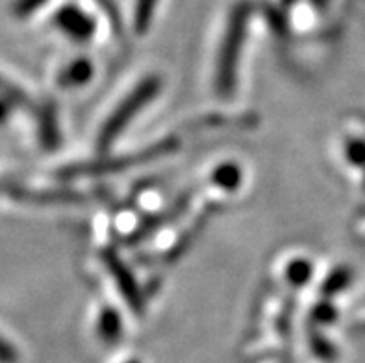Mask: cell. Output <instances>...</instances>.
Segmentation results:
<instances>
[{
  "label": "cell",
  "instance_id": "obj_8",
  "mask_svg": "<svg viewBox=\"0 0 365 363\" xmlns=\"http://www.w3.org/2000/svg\"><path fill=\"white\" fill-rule=\"evenodd\" d=\"M101 332L104 336L110 334L111 337H115L119 334V317H117L115 312H111V310L104 312V315L101 317Z\"/></svg>",
  "mask_w": 365,
  "mask_h": 363
},
{
  "label": "cell",
  "instance_id": "obj_2",
  "mask_svg": "<svg viewBox=\"0 0 365 363\" xmlns=\"http://www.w3.org/2000/svg\"><path fill=\"white\" fill-rule=\"evenodd\" d=\"M243 26H245L243 17L232 19L225 41L221 45V52H219L217 65H215V89L222 97H228L236 86L237 60L241 54V45H243Z\"/></svg>",
  "mask_w": 365,
  "mask_h": 363
},
{
  "label": "cell",
  "instance_id": "obj_9",
  "mask_svg": "<svg viewBox=\"0 0 365 363\" xmlns=\"http://www.w3.org/2000/svg\"><path fill=\"white\" fill-rule=\"evenodd\" d=\"M15 352L8 347V343L0 339V363H14Z\"/></svg>",
  "mask_w": 365,
  "mask_h": 363
},
{
  "label": "cell",
  "instance_id": "obj_1",
  "mask_svg": "<svg viewBox=\"0 0 365 363\" xmlns=\"http://www.w3.org/2000/svg\"><path fill=\"white\" fill-rule=\"evenodd\" d=\"M160 88H162V82L156 76H148L143 82H139L134 91L130 93L126 98H123V102L117 106V110L108 117L104 128L98 133V147H111V143L115 141L120 133L125 132L130 121L135 119L139 116V111L143 110L148 102L154 101Z\"/></svg>",
  "mask_w": 365,
  "mask_h": 363
},
{
  "label": "cell",
  "instance_id": "obj_6",
  "mask_svg": "<svg viewBox=\"0 0 365 363\" xmlns=\"http://www.w3.org/2000/svg\"><path fill=\"white\" fill-rule=\"evenodd\" d=\"M213 184L222 191H234L240 185V169L234 165H222L213 175Z\"/></svg>",
  "mask_w": 365,
  "mask_h": 363
},
{
  "label": "cell",
  "instance_id": "obj_7",
  "mask_svg": "<svg viewBox=\"0 0 365 363\" xmlns=\"http://www.w3.org/2000/svg\"><path fill=\"white\" fill-rule=\"evenodd\" d=\"M312 275V265L304 260H295L287 267V278L295 285H302Z\"/></svg>",
  "mask_w": 365,
  "mask_h": 363
},
{
  "label": "cell",
  "instance_id": "obj_5",
  "mask_svg": "<svg viewBox=\"0 0 365 363\" xmlns=\"http://www.w3.org/2000/svg\"><path fill=\"white\" fill-rule=\"evenodd\" d=\"M61 28L65 32H69L71 37H76V39H88L91 36V26L88 24L86 17L78 15L76 11H69V14L61 17Z\"/></svg>",
  "mask_w": 365,
  "mask_h": 363
},
{
  "label": "cell",
  "instance_id": "obj_10",
  "mask_svg": "<svg viewBox=\"0 0 365 363\" xmlns=\"http://www.w3.org/2000/svg\"><path fill=\"white\" fill-rule=\"evenodd\" d=\"M6 116V110H4V106H2V104H0V119H2V117Z\"/></svg>",
  "mask_w": 365,
  "mask_h": 363
},
{
  "label": "cell",
  "instance_id": "obj_4",
  "mask_svg": "<svg viewBox=\"0 0 365 363\" xmlns=\"http://www.w3.org/2000/svg\"><path fill=\"white\" fill-rule=\"evenodd\" d=\"M110 267H111V272H113V276H115L117 280H119L120 291H123V295H125L126 300L130 302V306L138 308L141 300H139V291L134 284V278H132V276L126 272L125 267L120 265L117 260H113V262L110 263Z\"/></svg>",
  "mask_w": 365,
  "mask_h": 363
},
{
  "label": "cell",
  "instance_id": "obj_3",
  "mask_svg": "<svg viewBox=\"0 0 365 363\" xmlns=\"http://www.w3.org/2000/svg\"><path fill=\"white\" fill-rule=\"evenodd\" d=\"M93 67L89 60H76L63 71L61 74V83L69 86V88H78L91 80Z\"/></svg>",
  "mask_w": 365,
  "mask_h": 363
}]
</instances>
